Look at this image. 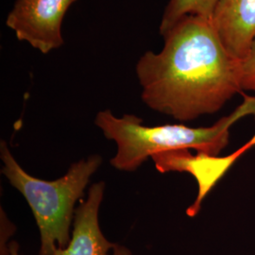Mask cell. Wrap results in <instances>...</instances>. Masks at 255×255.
<instances>
[{
	"label": "cell",
	"mask_w": 255,
	"mask_h": 255,
	"mask_svg": "<svg viewBox=\"0 0 255 255\" xmlns=\"http://www.w3.org/2000/svg\"><path fill=\"white\" fill-rule=\"evenodd\" d=\"M212 22L229 53L246 59L255 41V0H218Z\"/></svg>",
	"instance_id": "cell-7"
},
{
	"label": "cell",
	"mask_w": 255,
	"mask_h": 255,
	"mask_svg": "<svg viewBox=\"0 0 255 255\" xmlns=\"http://www.w3.org/2000/svg\"><path fill=\"white\" fill-rule=\"evenodd\" d=\"M163 38V49L146 51L135 68L148 108L191 121L242 94L241 61L223 46L212 20L186 15Z\"/></svg>",
	"instance_id": "cell-1"
},
{
	"label": "cell",
	"mask_w": 255,
	"mask_h": 255,
	"mask_svg": "<svg viewBox=\"0 0 255 255\" xmlns=\"http://www.w3.org/2000/svg\"><path fill=\"white\" fill-rule=\"evenodd\" d=\"M9 255H19V245L15 241H11L9 244Z\"/></svg>",
	"instance_id": "cell-11"
},
{
	"label": "cell",
	"mask_w": 255,
	"mask_h": 255,
	"mask_svg": "<svg viewBox=\"0 0 255 255\" xmlns=\"http://www.w3.org/2000/svg\"><path fill=\"white\" fill-rule=\"evenodd\" d=\"M77 0H15L6 25L19 41L27 42L43 54L64 45L62 24Z\"/></svg>",
	"instance_id": "cell-4"
},
{
	"label": "cell",
	"mask_w": 255,
	"mask_h": 255,
	"mask_svg": "<svg viewBox=\"0 0 255 255\" xmlns=\"http://www.w3.org/2000/svg\"><path fill=\"white\" fill-rule=\"evenodd\" d=\"M242 89L255 92V41L246 59L241 62Z\"/></svg>",
	"instance_id": "cell-9"
},
{
	"label": "cell",
	"mask_w": 255,
	"mask_h": 255,
	"mask_svg": "<svg viewBox=\"0 0 255 255\" xmlns=\"http://www.w3.org/2000/svg\"><path fill=\"white\" fill-rule=\"evenodd\" d=\"M2 174L26 199L40 232L39 255H52L56 249H64L70 242V228L75 204L82 200L93 174L103 160L94 154L74 163L67 173L55 181H45L26 172L1 141Z\"/></svg>",
	"instance_id": "cell-3"
},
{
	"label": "cell",
	"mask_w": 255,
	"mask_h": 255,
	"mask_svg": "<svg viewBox=\"0 0 255 255\" xmlns=\"http://www.w3.org/2000/svg\"><path fill=\"white\" fill-rule=\"evenodd\" d=\"M249 116L255 118V97L244 95V101L237 109L211 127L183 124L148 127L135 115L117 118L111 110L99 112L95 125L107 139L117 143L118 150L110 164L120 171L131 172L147 158L171 150L195 149L201 154L219 156L228 146L231 127Z\"/></svg>",
	"instance_id": "cell-2"
},
{
	"label": "cell",
	"mask_w": 255,
	"mask_h": 255,
	"mask_svg": "<svg viewBox=\"0 0 255 255\" xmlns=\"http://www.w3.org/2000/svg\"><path fill=\"white\" fill-rule=\"evenodd\" d=\"M218 0H168L159 31L162 36L186 15H198L212 20Z\"/></svg>",
	"instance_id": "cell-8"
},
{
	"label": "cell",
	"mask_w": 255,
	"mask_h": 255,
	"mask_svg": "<svg viewBox=\"0 0 255 255\" xmlns=\"http://www.w3.org/2000/svg\"><path fill=\"white\" fill-rule=\"evenodd\" d=\"M113 255H132V254L127 247L116 244V246L113 249Z\"/></svg>",
	"instance_id": "cell-10"
},
{
	"label": "cell",
	"mask_w": 255,
	"mask_h": 255,
	"mask_svg": "<svg viewBox=\"0 0 255 255\" xmlns=\"http://www.w3.org/2000/svg\"><path fill=\"white\" fill-rule=\"evenodd\" d=\"M254 146H255V134L240 149L226 157L201 153L193 155L188 149H178L153 155L151 159L156 169L161 173L169 171L187 172L196 179L199 185L198 196L191 206L186 210L187 216L193 218L199 214L202 201L222 176L241 155Z\"/></svg>",
	"instance_id": "cell-5"
},
{
	"label": "cell",
	"mask_w": 255,
	"mask_h": 255,
	"mask_svg": "<svg viewBox=\"0 0 255 255\" xmlns=\"http://www.w3.org/2000/svg\"><path fill=\"white\" fill-rule=\"evenodd\" d=\"M104 192V182H96L89 188L87 199L75 210L69 244L64 249H56L52 255H109L116 243L104 237L99 222Z\"/></svg>",
	"instance_id": "cell-6"
}]
</instances>
